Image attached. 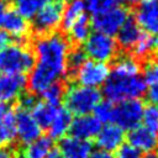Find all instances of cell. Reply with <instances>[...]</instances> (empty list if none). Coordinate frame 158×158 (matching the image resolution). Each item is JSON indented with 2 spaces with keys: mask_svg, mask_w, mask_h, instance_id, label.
Instances as JSON below:
<instances>
[{
  "mask_svg": "<svg viewBox=\"0 0 158 158\" xmlns=\"http://www.w3.org/2000/svg\"><path fill=\"white\" fill-rule=\"evenodd\" d=\"M127 144L137 149L139 153L154 152L158 147V136L144 126H137L128 131Z\"/></svg>",
  "mask_w": 158,
  "mask_h": 158,
  "instance_id": "cell-14",
  "label": "cell"
},
{
  "mask_svg": "<svg viewBox=\"0 0 158 158\" xmlns=\"http://www.w3.org/2000/svg\"><path fill=\"white\" fill-rule=\"evenodd\" d=\"M115 152H116V156L114 158H142L141 153L133 147H131L130 144H122Z\"/></svg>",
  "mask_w": 158,
  "mask_h": 158,
  "instance_id": "cell-33",
  "label": "cell"
},
{
  "mask_svg": "<svg viewBox=\"0 0 158 158\" xmlns=\"http://www.w3.org/2000/svg\"><path fill=\"white\" fill-rule=\"evenodd\" d=\"M0 158H17V156L12 149L7 147V148H0Z\"/></svg>",
  "mask_w": 158,
  "mask_h": 158,
  "instance_id": "cell-37",
  "label": "cell"
},
{
  "mask_svg": "<svg viewBox=\"0 0 158 158\" xmlns=\"http://www.w3.org/2000/svg\"><path fill=\"white\" fill-rule=\"evenodd\" d=\"M148 99L149 101L158 107V86H152L148 91Z\"/></svg>",
  "mask_w": 158,
  "mask_h": 158,
  "instance_id": "cell-35",
  "label": "cell"
},
{
  "mask_svg": "<svg viewBox=\"0 0 158 158\" xmlns=\"http://www.w3.org/2000/svg\"><path fill=\"white\" fill-rule=\"evenodd\" d=\"M88 158H114V156L110 152L102 151V149H98V151H93Z\"/></svg>",
  "mask_w": 158,
  "mask_h": 158,
  "instance_id": "cell-34",
  "label": "cell"
},
{
  "mask_svg": "<svg viewBox=\"0 0 158 158\" xmlns=\"http://www.w3.org/2000/svg\"><path fill=\"white\" fill-rule=\"evenodd\" d=\"M101 126L102 123L94 115L91 114L81 115V116H77L75 118H73L70 128H69V133L73 137L90 141L91 138L96 137Z\"/></svg>",
  "mask_w": 158,
  "mask_h": 158,
  "instance_id": "cell-16",
  "label": "cell"
},
{
  "mask_svg": "<svg viewBox=\"0 0 158 158\" xmlns=\"http://www.w3.org/2000/svg\"><path fill=\"white\" fill-rule=\"evenodd\" d=\"M128 17H130L128 10L121 5H116L100 14L93 15L90 23L96 32L114 36L117 33L120 27Z\"/></svg>",
  "mask_w": 158,
  "mask_h": 158,
  "instance_id": "cell-8",
  "label": "cell"
},
{
  "mask_svg": "<svg viewBox=\"0 0 158 158\" xmlns=\"http://www.w3.org/2000/svg\"><path fill=\"white\" fill-rule=\"evenodd\" d=\"M117 47L118 46L112 36L95 31L91 32L85 40L83 49L89 59L101 63H109L116 58Z\"/></svg>",
  "mask_w": 158,
  "mask_h": 158,
  "instance_id": "cell-5",
  "label": "cell"
},
{
  "mask_svg": "<svg viewBox=\"0 0 158 158\" xmlns=\"http://www.w3.org/2000/svg\"><path fill=\"white\" fill-rule=\"evenodd\" d=\"M135 21L144 33L158 37V0H142L136 7Z\"/></svg>",
  "mask_w": 158,
  "mask_h": 158,
  "instance_id": "cell-11",
  "label": "cell"
},
{
  "mask_svg": "<svg viewBox=\"0 0 158 158\" xmlns=\"http://www.w3.org/2000/svg\"><path fill=\"white\" fill-rule=\"evenodd\" d=\"M118 1H122V2H125L127 5H138L142 0H118Z\"/></svg>",
  "mask_w": 158,
  "mask_h": 158,
  "instance_id": "cell-39",
  "label": "cell"
},
{
  "mask_svg": "<svg viewBox=\"0 0 158 158\" xmlns=\"http://www.w3.org/2000/svg\"><path fill=\"white\" fill-rule=\"evenodd\" d=\"M157 49H158V37L142 32L141 37L138 38V41L136 42V44L132 47L131 51L133 53V57L139 59V58H147L151 53H153Z\"/></svg>",
  "mask_w": 158,
  "mask_h": 158,
  "instance_id": "cell-25",
  "label": "cell"
},
{
  "mask_svg": "<svg viewBox=\"0 0 158 158\" xmlns=\"http://www.w3.org/2000/svg\"><path fill=\"white\" fill-rule=\"evenodd\" d=\"M101 91L98 89L84 86L77 83L69 85L63 94L64 107L70 111L72 115L77 116L91 114L96 105L101 101Z\"/></svg>",
  "mask_w": 158,
  "mask_h": 158,
  "instance_id": "cell-4",
  "label": "cell"
},
{
  "mask_svg": "<svg viewBox=\"0 0 158 158\" xmlns=\"http://www.w3.org/2000/svg\"><path fill=\"white\" fill-rule=\"evenodd\" d=\"M91 23L89 17L86 16V14L84 16H81L79 20H77L68 30V40H70L72 42L79 44V43H84L85 40L89 37V35L91 33Z\"/></svg>",
  "mask_w": 158,
  "mask_h": 158,
  "instance_id": "cell-24",
  "label": "cell"
},
{
  "mask_svg": "<svg viewBox=\"0 0 158 158\" xmlns=\"http://www.w3.org/2000/svg\"><path fill=\"white\" fill-rule=\"evenodd\" d=\"M35 65V54L25 43H10L0 49V74L30 73Z\"/></svg>",
  "mask_w": 158,
  "mask_h": 158,
  "instance_id": "cell-3",
  "label": "cell"
},
{
  "mask_svg": "<svg viewBox=\"0 0 158 158\" xmlns=\"http://www.w3.org/2000/svg\"><path fill=\"white\" fill-rule=\"evenodd\" d=\"M144 104L141 99L126 100L114 105L111 123H115L123 131H130L139 126L142 121Z\"/></svg>",
  "mask_w": 158,
  "mask_h": 158,
  "instance_id": "cell-6",
  "label": "cell"
},
{
  "mask_svg": "<svg viewBox=\"0 0 158 158\" xmlns=\"http://www.w3.org/2000/svg\"><path fill=\"white\" fill-rule=\"evenodd\" d=\"M147 93L143 77L117 73L110 69V75L102 85V94L107 101L117 104L126 100L141 99Z\"/></svg>",
  "mask_w": 158,
  "mask_h": 158,
  "instance_id": "cell-2",
  "label": "cell"
},
{
  "mask_svg": "<svg viewBox=\"0 0 158 158\" xmlns=\"http://www.w3.org/2000/svg\"><path fill=\"white\" fill-rule=\"evenodd\" d=\"M142 32L143 31L139 28V26L137 25L135 19L128 17L123 22V25L120 27V30L117 31L115 41L118 47L128 51V49H132V47L136 44V42L141 37Z\"/></svg>",
  "mask_w": 158,
  "mask_h": 158,
  "instance_id": "cell-19",
  "label": "cell"
},
{
  "mask_svg": "<svg viewBox=\"0 0 158 158\" xmlns=\"http://www.w3.org/2000/svg\"><path fill=\"white\" fill-rule=\"evenodd\" d=\"M27 88V79L21 74H0V104L19 100Z\"/></svg>",
  "mask_w": 158,
  "mask_h": 158,
  "instance_id": "cell-12",
  "label": "cell"
},
{
  "mask_svg": "<svg viewBox=\"0 0 158 158\" xmlns=\"http://www.w3.org/2000/svg\"><path fill=\"white\" fill-rule=\"evenodd\" d=\"M157 51H158V49H157Z\"/></svg>",
  "mask_w": 158,
  "mask_h": 158,
  "instance_id": "cell-43",
  "label": "cell"
},
{
  "mask_svg": "<svg viewBox=\"0 0 158 158\" xmlns=\"http://www.w3.org/2000/svg\"><path fill=\"white\" fill-rule=\"evenodd\" d=\"M110 75V67L107 63L96 62L93 59H86L80 68L74 73L77 84L95 88L102 86Z\"/></svg>",
  "mask_w": 158,
  "mask_h": 158,
  "instance_id": "cell-9",
  "label": "cell"
},
{
  "mask_svg": "<svg viewBox=\"0 0 158 158\" xmlns=\"http://www.w3.org/2000/svg\"><path fill=\"white\" fill-rule=\"evenodd\" d=\"M60 105H52L49 102H46L43 100H36L32 107L30 109L33 118L40 125L41 128H48L52 120L54 118V115Z\"/></svg>",
  "mask_w": 158,
  "mask_h": 158,
  "instance_id": "cell-22",
  "label": "cell"
},
{
  "mask_svg": "<svg viewBox=\"0 0 158 158\" xmlns=\"http://www.w3.org/2000/svg\"><path fill=\"white\" fill-rule=\"evenodd\" d=\"M6 12H7V5H6L5 0H0V27L2 25V21H4Z\"/></svg>",
  "mask_w": 158,
  "mask_h": 158,
  "instance_id": "cell-38",
  "label": "cell"
},
{
  "mask_svg": "<svg viewBox=\"0 0 158 158\" xmlns=\"http://www.w3.org/2000/svg\"><path fill=\"white\" fill-rule=\"evenodd\" d=\"M48 158H62V156L59 154V152H58V149H53L52 152H51V154H49V157Z\"/></svg>",
  "mask_w": 158,
  "mask_h": 158,
  "instance_id": "cell-40",
  "label": "cell"
},
{
  "mask_svg": "<svg viewBox=\"0 0 158 158\" xmlns=\"http://www.w3.org/2000/svg\"><path fill=\"white\" fill-rule=\"evenodd\" d=\"M72 121H73L72 112L68 111L64 106H59L54 115V118L52 120L51 125L47 128L48 136L52 139H60L65 137L67 133L69 132Z\"/></svg>",
  "mask_w": 158,
  "mask_h": 158,
  "instance_id": "cell-20",
  "label": "cell"
},
{
  "mask_svg": "<svg viewBox=\"0 0 158 158\" xmlns=\"http://www.w3.org/2000/svg\"><path fill=\"white\" fill-rule=\"evenodd\" d=\"M85 6L83 0H67L63 9L62 15V27L64 31H67L77 20H79L81 16L85 15Z\"/></svg>",
  "mask_w": 158,
  "mask_h": 158,
  "instance_id": "cell-23",
  "label": "cell"
},
{
  "mask_svg": "<svg viewBox=\"0 0 158 158\" xmlns=\"http://www.w3.org/2000/svg\"><path fill=\"white\" fill-rule=\"evenodd\" d=\"M141 122L146 128L151 130L154 133H158V107L153 104H149L147 106L144 105Z\"/></svg>",
  "mask_w": 158,
  "mask_h": 158,
  "instance_id": "cell-27",
  "label": "cell"
},
{
  "mask_svg": "<svg viewBox=\"0 0 158 158\" xmlns=\"http://www.w3.org/2000/svg\"><path fill=\"white\" fill-rule=\"evenodd\" d=\"M125 141V131L116 126L115 123H105L101 126L99 133L95 137V143L99 149L106 152H115L117 151Z\"/></svg>",
  "mask_w": 158,
  "mask_h": 158,
  "instance_id": "cell-13",
  "label": "cell"
},
{
  "mask_svg": "<svg viewBox=\"0 0 158 158\" xmlns=\"http://www.w3.org/2000/svg\"><path fill=\"white\" fill-rule=\"evenodd\" d=\"M112 109L114 104L110 101H100L96 107L93 111V115L101 122V123H111V116H112Z\"/></svg>",
  "mask_w": 158,
  "mask_h": 158,
  "instance_id": "cell-32",
  "label": "cell"
},
{
  "mask_svg": "<svg viewBox=\"0 0 158 158\" xmlns=\"http://www.w3.org/2000/svg\"><path fill=\"white\" fill-rule=\"evenodd\" d=\"M15 126L16 138L22 144H27L42 136V128L33 118L31 111L20 105L15 109Z\"/></svg>",
  "mask_w": 158,
  "mask_h": 158,
  "instance_id": "cell-10",
  "label": "cell"
},
{
  "mask_svg": "<svg viewBox=\"0 0 158 158\" xmlns=\"http://www.w3.org/2000/svg\"><path fill=\"white\" fill-rule=\"evenodd\" d=\"M58 152L62 158H88L93 152V143L73 136H65L59 139Z\"/></svg>",
  "mask_w": 158,
  "mask_h": 158,
  "instance_id": "cell-17",
  "label": "cell"
},
{
  "mask_svg": "<svg viewBox=\"0 0 158 158\" xmlns=\"http://www.w3.org/2000/svg\"><path fill=\"white\" fill-rule=\"evenodd\" d=\"M51 0H12L15 11L25 19H33L36 14Z\"/></svg>",
  "mask_w": 158,
  "mask_h": 158,
  "instance_id": "cell-26",
  "label": "cell"
},
{
  "mask_svg": "<svg viewBox=\"0 0 158 158\" xmlns=\"http://www.w3.org/2000/svg\"><path fill=\"white\" fill-rule=\"evenodd\" d=\"M53 149V139L49 136H41L22 147L20 158H48Z\"/></svg>",
  "mask_w": 158,
  "mask_h": 158,
  "instance_id": "cell-21",
  "label": "cell"
},
{
  "mask_svg": "<svg viewBox=\"0 0 158 158\" xmlns=\"http://www.w3.org/2000/svg\"><path fill=\"white\" fill-rule=\"evenodd\" d=\"M143 79L147 85L158 86V59L147 60L143 67Z\"/></svg>",
  "mask_w": 158,
  "mask_h": 158,
  "instance_id": "cell-31",
  "label": "cell"
},
{
  "mask_svg": "<svg viewBox=\"0 0 158 158\" xmlns=\"http://www.w3.org/2000/svg\"><path fill=\"white\" fill-rule=\"evenodd\" d=\"M65 1L67 0H51L36 14L32 27L40 36L52 33L60 26Z\"/></svg>",
  "mask_w": 158,
  "mask_h": 158,
  "instance_id": "cell-7",
  "label": "cell"
},
{
  "mask_svg": "<svg viewBox=\"0 0 158 158\" xmlns=\"http://www.w3.org/2000/svg\"><path fill=\"white\" fill-rule=\"evenodd\" d=\"M86 54L84 52L83 48H74V49H70L69 53H68V57H67V70L74 75V73L80 68V65L86 60Z\"/></svg>",
  "mask_w": 158,
  "mask_h": 158,
  "instance_id": "cell-28",
  "label": "cell"
},
{
  "mask_svg": "<svg viewBox=\"0 0 158 158\" xmlns=\"http://www.w3.org/2000/svg\"><path fill=\"white\" fill-rule=\"evenodd\" d=\"M11 43V38L10 36L4 31V30H0V49H2L4 47H6L7 44Z\"/></svg>",
  "mask_w": 158,
  "mask_h": 158,
  "instance_id": "cell-36",
  "label": "cell"
},
{
  "mask_svg": "<svg viewBox=\"0 0 158 158\" xmlns=\"http://www.w3.org/2000/svg\"><path fill=\"white\" fill-rule=\"evenodd\" d=\"M142 158H158V153L157 152H151V153H147L144 157Z\"/></svg>",
  "mask_w": 158,
  "mask_h": 158,
  "instance_id": "cell-41",
  "label": "cell"
},
{
  "mask_svg": "<svg viewBox=\"0 0 158 158\" xmlns=\"http://www.w3.org/2000/svg\"><path fill=\"white\" fill-rule=\"evenodd\" d=\"M1 26L10 38H14L20 43H23V41L27 40L31 31V25L27 19L21 16L15 10H7Z\"/></svg>",
  "mask_w": 158,
  "mask_h": 158,
  "instance_id": "cell-15",
  "label": "cell"
},
{
  "mask_svg": "<svg viewBox=\"0 0 158 158\" xmlns=\"http://www.w3.org/2000/svg\"><path fill=\"white\" fill-rule=\"evenodd\" d=\"M15 139V110L9 104H0V148H7Z\"/></svg>",
  "mask_w": 158,
  "mask_h": 158,
  "instance_id": "cell-18",
  "label": "cell"
},
{
  "mask_svg": "<svg viewBox=\"0 0 158 158\" xmlns=\"http://www.w3.org/2000/svg\"><path fill=\"white\" fill-rule=\"evenodd\" d=\"M157 136H158V133H157Z\"/></svg>",
  "mask_w": 158,
  "mask_h": 158,
  "instance_id": "cell-42",
  "label": "cell"
},
{
  "mask_svg": "<svg viewBox=\"0 0 158 158\" xmlns=\"http://www.w3.org/2000/svg\"><path fill=\"white\" fill-rule=\"evenodd\" d=\"M70 51L69 40L52 32L42 35L35 42V65L27 79V88L32 94H41L44 89L68 73L67 57Z\"/></svg>",
  "mask_w": 158,
  "mask_h": 158,
  "instance_id": "cell-1",
  "label": "cell"
},
{
  "mask_svg": "<svg viewBox=\"0 0 158 158\" xmlns=\"http://www.w3.org/2000/svg\"><path fill=\"white\" fill-rule=\"evenodd\" d=\"M64 88L60 83H54L49 85L47 89H44L40 95L42 96V100L46 102H49L52 105H60V101L63 100Z\"/></svg>",
  "mask_w": 158,
  "mask_h": 158,
  "instance_id": "cell-29",
  "label": "cell"
},
{
  "mask_svg": "<svg viewBox=\"0 0 158 158\" xmlns=\"http://www.w3.org/2000/svg\"><path fill=\"white\" fill-rule=\"evenodd\" d=\"M85 10L91 15L100 14L105 10H109L116 5H118V0H83Z\"/></svg>",
  "mask_w": 158,
  "mask_h": 158,
  "instance_id": "cell-30",
  "label": "cell"
}]
</instances>
